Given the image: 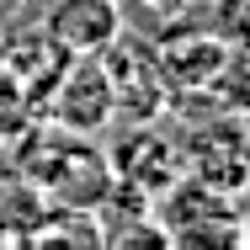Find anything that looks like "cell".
Returning <instances> with one entry per match:
<instances>
[{
    "label": "cell",
    "mask_w": 250,
    "mask_h": 250,
    "mask_svg": "<svg viewBox=\"0 0 250 250\" xmlns=\"http://www.w3.org/2000/svg\"><path fill=\"white\" fill-rule=\"evenodd\" d=\"M21 176L43 192V202L53 208H96L112 187V165L106 154L85 144V133H69L59 123H38L27 139H21V154H16Z\"/></svg>",
    "instance_id": "6da1fadb"
},
{
    "label": "cell",
    "mask_w": 250,
    "mask_h": 250,
    "mask_svg": "<svg viewBox=\"0 0 250 250\" xmlns=\"http://www.w3.org/2000/svg\"><path fill=\"white\" fill-rule=\"evenodd\" d=\"M160 240L181 250H229L240 245V197L208 187L197 176H176L154 197Z\"/></svg>",
    "instance_id": "7a4b0ae2"
},
{
    "label": "cell",
    "mask_w": 250,
    "mask_h": 250,
    "mask_svg": "<svg viewBox=\"0 0 250 250\" xmlns=\"http://www.w3.org/2000/svg\"><path fill=\"white\" fill-rule=\"evenodd\" d=\"M176 149H181V176H197L240 197L250 187V112L187 117V128L176 133Z\"/></svg>",
    "instance_id": "3957f363"
},
{
    "label": "cell",
    "mask_w": 250,
    "mask_h": 250,
    "mask_svg": "<svg viewBox=\"0 0 250 250\" xmlns=\"http://www.w3.org/2000/svg\"><path fill=\"white\" fill-rule=\"evenodd\" d=\"M43 112L48 123L69 128V133H101L112 117H117V91H112V75L101 64V53H85V59H69L59 69V80L43 96Z\"/></svg>",
    "instance_id": "277c9868"
},
{
    "label": "cell",
    "mask_w": 250,
    "mask_h": 250,
    "mask_svg": "<svg viewBox=\"0 0 250 250\" xmlns=\"http://www.w3.org/2000/svg\"><path fill=\"white\" fill-rule=\"evenodd\" d=\"M112 176L160 197L176 176H181V149H176V133L160 128V117L149 123H128L112 144Z\"/></svg>",
    "instance_id": "5b68a950"
},
{
    "label": "cell",
    "mask_w": 250,
    "mask_h": 250,
    "mask_svg": "<svg viewBox=\"0 0 250 250\" xmlns=\"http://www.w3.org/2000/svg\"><path fill=\"white\" fill-rule=\"evenodd\" d=\"M154 48V64H160V75H165V91H170V101L187 96V91H197L202 80L229 59V43H218L202 21H181V27H170V32H154L149 38Z\"/></svg>",
    "instance_id": "8992f818"
},
{
    "label": "cell",
    "mask_w": 250,
    "mask_h": 250,
    "mask_svg": "<svg viewBox=\"0 0 250 250\" xmlns=\"http://www.w3.org/2000/svg\"><path fill=\"white\" fill-rule=\"evenodd\" d=\"M123 27H128V21H123L117 0H53L48 16H43V32H48L69 59L106 53Z\"/></svg>",
    "instance_id": "52a82bcc"
},
{
    "label": "cell",
    "mask_w": 250,
    "mask_h": 250,
    "mask_svg": "<svg viewBox=\"0 0 250 250\" xmlns=\"http://www.w3.org/2000/svg\"><path fill=\"white\" fill-rule=\"evenodd\" d=\"M117 11H123V21H133L144 38L170 32V27H181V21H197V16H192L197 0H117Z\"/></svg>",
    "instance_id": "ba28073f"
},
{
    "label": "cell",
    "mask_w": 250,
    "mask_h": 250,
    "mask_svg": "<svg viewBox=\"0 0 250 250\" xmlns=\"http://www.w3.org/2000/svg\"><path fill=\"white\" fill-rule=\"evenodd\" d=\"M192 16L218 43H229V48H245L250 43V0H197Z\"/></svg>",
    "instance_id": "9c48e42d"
},
{
    "label": "cell",
    "mask_w": 250,
    "mask_h": 250,
    "mask_svg": "<svg viewBox=\"0 0 250 250\" xmlns=\"http://www.w3.org/2000/svg\"><path fill=\"white\" fill-rule=\"evenodd\" d=\"M240 245H250V187L240 192Z\"/></svg>",
    "instance_id": "30bf717a"
}]
</instances>
